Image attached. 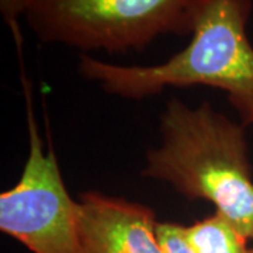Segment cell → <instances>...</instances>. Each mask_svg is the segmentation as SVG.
<instances>
[{"mask_svg":"<svg viewBox=\"0 0 253 253\" xmlns=\"http://www.w3.org/2000/svg\"><path fill=\"white\" fill-rule=\"evenodd\" d=\"M253 0H201L190 42L158 65H118L79 55L78 72L107 94L142 100L168 87L210 86L224 91L241 124L253 126V45L246 26Z\"/></svg>","mask_w":253,"mask_h":253,"instance_id":"obj_1","label":"cell"},{"mask_svg":"<svg viewBox=\"0 0 253 253\" xmlns=\"http://www.w3.org/2000/svg\"><path fill=\"white\" fill-rule=\"evenodd\" d=\"M208 101L191 107L172 97L159 117V145L145 156L142 177L190 200H206L253 241V176L246 132Z\"/></svg>","mask_w":253,"mask_h":253,"instance_id":"obj_2","label":"cell"},{"mask_svg":"<svg viewBox=\"0 0 253 253\" xmlns=\"http://www.w3.org/2000/svg\"><path fill=\"white\" fill-rule=\"evenodd\" d=\"M201 0H27L23 18L45 44L87 54L142 51L162 36H191Z\"/></svg>","mask_w":253,"mask_h":253,"instance_id":"obj_3","label":"cell"},{"mask_svg":"<svg viewBox=\"0 0 253 253\" xmlns=\"http://www.w3.org/2000/svg\"><path fill=\"white\" fill-rule=\"evenodd\" d=\"M21 69L28 155L18 181L0 194V231L33 253H78V201L65 186L52 145L45 149L31 83Z\"/></svg>","mask_w":253,"mask_h":253,"instance_id":"obj_4","label":"cell"},{"mask_svg":"<svg viewBox=\"0 0 253 253\" xmlns=\"http://www.w3.org/2000/svg\"><path fill=\"white\" fill-rule=\"evenodd\" d=\"M76 201L78 253H163L151 207L96 190Z\"/></svg>","mask_w":253,"mask_h":253,"instance_id":"obj_5","label":"cell"},{"mask_svg":"<svg viewBox=\"0 0 253 253\" xmlns=\"http://www.w3.org/2000/svg\"><path fill=\"white\" fill-rule=\"evenodd\" d=\"M184 238L193 253H253L249 239L219 211L184 226Z\"/></svg>","mask_w":253,"mask_h":253,"instance_id":"obj_6","label":"cell"},{"mask_svg":"<svg viewBox=\"0 0 253 253\" xmlns=\"http://www.w3.org/2000/svg\"><path fill=\"white\" fill-rule=\"evenodd\" d=\"M158 238L163 253H193L184 238V225L177 222H158Z\"/></svg>","mask_w":253,"mask_h":253,"instance_id":"obj_7","label":"cell"},{"mask_svg":"<svg viewBox=\"0 0 253 253\" xmlns=\"http://www.w3.org/2000/svg\"><path fill=\"white\" fill-rule=\"evenodd\" d=\"M26 3L27 0H0V14L13 34L18 56H23V36L20 28V18H23Z\"/></svg>","mask_w":253,"mask_h":253,"instance_id":"obj_8","label":"cell"},{"mask_svg":"<svg viewBox=\"0 0 253 253\" xmlns=\"http://www.w3.org/2000/svg\"><path fill=\"white\" fill-rule=\"evenodd\" d=\"M252 249H253V248H252Z\"/></svg>","mask_w":253,"mask_h":253,"instance_id":"obj_9","label":"cell"}]
</instances>
